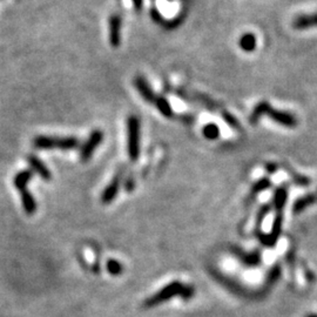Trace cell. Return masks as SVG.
Here are the masks:
<instances>
[{"label":"cell","instance_id":"12","mask_svg":"<svg viewBox=\"0 0 317 317\" xmlns=\"http://www.w3.org/2000/svg\"><path fill=\"white\" fill-rule=\"evenodd\" d=\"M119 188H120V176L118 175L112 180V182L106 187L104 193H102V195H101L102 203H105V204L111 203L112 201L114 200V197L118 195Z\"/></svg>","mask_w":317,"mask_h":317},{"label":"cell","instance_id":"25","mask_svg":"<svg viewBox=\"0 0 317 317\" xmlns=\"http://www.w3.org/2000/svg\"><path fill=\"white\" fill-rule=\"evenodd\" d=\"M280 275H281L280 267L278 266L273 267V269H271L270 273H269V276H268V282H269V283H271V282H275L278 277H280Z\"/></svg>","mask_w":317,"mask_h":317},{"label":"cell","instance_id":"17","mask_svg":"<svg viewBox=\"0 0 317 317\" xmlns=\"http://www.w3.org/2000/svg\"><path fill=\"white\" fill-rule=\"evenodd\" d=\"M155 105H156V108L162 115L166 116V118H172L173 109L167 99L162 97H156V99H155Z\"/></svg>","mask_w":317,"mask_h":317},{"label":"cell","instance_id":"4","mask_svg":"<svg viewBox=\"0 0 317 317\" xmlns=\"http://www.w3.org/2000/svg\"><path fill=\"white\" fill-rule=\"evenodd\" d=\"M182 287L183 284L181 282L178 281L172 282V283L166 285L165 288H162L161 290H158L156 294H154L153 296H150L149 298H147L146 302H144V306H146V308H153V306L162 304V303L175 297V296H179L180 292H181Z\"/></svg>","mask_w":317,"mask_h":317},{"label":"cell","instance_id":"21","mask_svg":"<svg viewBox=\"0 0 317 317\" xmlns=\"http://www.w3.org/2000/svg\"><path fill=\"white\" fill-rule=\"evenodd\" d=\"M271 209V206L270 204H266V206H262L261 207V209L259 210V213H257L256 215V227H257V230H259L261 224H262V222L264 218H266V216L268 214H269V211Z\"/></svg>","mask_w":317,"mask_h":317},{"label":"cell","instance_id":"15","mask_svg":"<svg viewBox=\"0 0 317 317\" xmlns=\"http://www.w3.org/2000/svg\"><path fill=\"white\" fill-rule=\"evenodd\" d=\"M28 164H30L31 167L33 168V171L35 173H38L42 179H45V180L51 179V172H49L47 167L42 164V161L40 160V158L34 156V155H31V156H28Z\"/></svg>","mask_w":317,"mask_h":317},{"label":"cell","instance_id":"26","mask_svg":"<svg viewBox=\"0 0 317 317\" xmlns=\"http://www.w3.org/2000/svg\"><path fill=\"white\" fill-rule=\"evenodd\" d=\"M266 169L270 173V174H273V173H275V171H276V169H277V166L275 165V164H267L266 165Z\"/></svg>","mask_w":317,"mask_h":317},{"label":"cell","instance_id":"20","mask_svg":"<svg viewBox=\"0 0 317 317\" xmlns=\"http://www.w3.org/2000/svg\"><path fill=\"white\" fill-rule=\"evenodd\" d=\"M202 133L206 139L216 140L217 137L220 136V128H218L216 123H207V125L203 127Z\"/></svg>","mask_w":317,"mask_h":317},{"label":"cell","instance_id":"24","mask_svg":"<svg viewBox=\"0 0 317 317\" xmlns=\"http://www.w3.org/2000/svg\"><path fill=\"white\" fill-rule=\"evenodd\" d=\"M222 116H223V120L225 122L228 123L229 126H231L232 128H237L239 127V121H237V119L236 118H234V116H232L230 113H227V112H224L223 114H222Z\"/></svg>","mask_w":317,"mask_h":317},{"label":"cell","instance_id":"23","mask_svg":"<svg viewBox=\"0 0 317 317\" xmlns=\"http://www.w3.org/2000/svg\"><path fill=\"white\" fill-rule=\"evenodd\" d=\"M194 287L192 285H183L181 289V292H180V297L183 299H190L194 296Z\"/></svg>","mask_w":317,"mask_h":317},{"label":"cell","instance_id":"8","mask_svg":"<svg viewBox=\"0 0 317 317\" xmlns=\"http://www.w3.org/2000/svg\"><path fill=\"white\" fill-rule=\"evenodd\" d=\"M121 19L119 16H113L109 19V42L113 47H118L121 41Z\"/></svg>","mask_w":317,"mask_h":317},{"label":"cell","instance_id":"1","mask_svg":"<svg viewBox=\"0 0 317 317\" xmlns=\"http://www.w3.org/2000/svg\"><path fill=\"white\" fill-rule=\"evenodd\" d=\"M32 176H33V173L31 171H23L18 173L13 181L16 188L21 194V201H23L24 209L28 215H33L35 210H37V203H35L34 197L27 190V183L32 179Z\"/></svg>","mask_w":317,"mask_h":317},{"label":"cell","instance_id":"10","mask_svg":"<svg viewBox=\"0 0 317 317\" xmlns=\"http://www.w3.org/2000/svg\"><path fill=\"white\" fill-rule=\"evenodd\" d=\"M296 30H308L311 27H317V13L312 14H302L295 18L292 23Z\"/></svg>","mask_w":317,"mask_h":317},{"label":"cell","instance_id":"9","mask_svg":"<svg viewBox=\"0 0 317 317\" xmlns=\"http://www.w3.org/2000/svg\"><path fill=\"white\" fill-rule=\"evenodd\" d=\"M134 84H135V87L137 92H139L141 97H142L144 100H146L147 102H155V99H156V95L154 94L153 90H151L149 84L147 83L146 79L142 76H137L135 81H134Z\"/></svg>","mask_w":317,"mask_h":317},{"label":"cell","instance_id":"3","mask_svg":"<svg viewBox=\"0 0 317 317\" xmlns=\"http://www.w3.org/2000/svg\"><path fill=\"white\" fill-rule=\"evenodd\" d=\"M127 132H128V155L130 160L135 161L140 154V121L136 116H129L127 121Z\"/></svg>","mask_w":317,"mask_h":317},{"label":"cell","instance_id":"5","mask_svg":"<svg viewBox=\"0 0 317 317\" xmlns=\"http://www.w3.org/2000/svg\"><path fill=\"white\" fill-rule=\"evenodd\" d=\"M282 224H283V214H282V211H277L273 222V228H271V231L269 234H263V232L257 230V237H259L260 242L263 246L269 247V248L274 247L277 243V240L281 235Z\"/></svg>","mask_w":317,"mask_h":317},{"label":"cell","instance_id":"11","mask_svg":"<svg viewBox=\"0 0 317 317\" xmlns=\"http://www.w3.org/2000/svg\"><path fill=\"white\" fill-rule=\"evenodd\" d=\"M317 202V192L311 193V194H306L304 196L298 197L297 200L295 201V203L292 204V213L298 214L305 209L306 207L311 206V204Z\"/></svg>","mask_w":317,"mask_h":317},{"label":"cell","instance_id":"28","mask_svg":"<svg viewBox=\"0 0 317 317\" xmlns=\"http://www.w3.org/2000/svg\"><path fill=\"white\" fill-rule=\"evenodd\" d=\"M306 317H317V315H315V313H312V315H308Z\"/></svg>","mask_w":317,"mask_h":317},{"label":"cell","instance_id":"16","mask_svg":"<svg viewBox=\"0 0 317 317\" xmlns=\"http://www.w3.org/2000/svg\"><path fill=\"white\" fill-rule=\"evenodd\" d=\"M239 45H240V47L242 48V51H245L247 53L254 52V51H255L256 46H257L256 37L253 33L243 34L242 37L240 38Z\"/></svg>","mask_w":317,"mask_h":317},{"label":"cell","instance_id":"27","mask_svg":"<svg viewBox=\"0 0 317 317\" xmlns=\"http://www.w3.org/2000/svg\"><path fill=\"white\" fill-rule=\"evenodd\" d=\"M133 5L136 10H141V7L143 5V0H133Z\"/></svg>","mask_w":317,"mask_h":317},{"label":"cell","instance_id":"6","mask_svg":"<svg viewBox=\"0 0 317 317\" xmlns=\"http://www.w3.org/2000/svg\"><path fill=\"white\" fill-rule=\"evenodd\" d=\"M268 118H270L273 121H275L278 125L287 127V128H295L297 126V119L296 116L290 112L287 111H280V109H274L269 105L267 107L266 114Z\"/></svg>","mask_w":317,"mask_h":317},{"label":"cell","instance_id":"13","mask_svg":"<svg viewBox=\"0 0 317 317\" xmlns=\"http://www.w3.org/2000/svg\"><path fill=\"white\" fill-rule=\"evenodd\" d=\"M232 252L236 256L239 257L240 260L242 261L243 264L249 267H255L261 262V253L257 250V252H253L250 254H245L242 250L240 249H232Z\"/></svg>","mask_w":317,"mask_h":317},{"label":"cell","instance_id":"7","mask_svg":"<svg viewBox=\"0 0 317 317\" xmlns=\"http://www.w3.org/2000/svg\"><path fill=\"white\" fill-rule=\"evenodd\" d=\"M102 137H104V134H102L101 130H94V132H92L88 140L84 143L83 148H81V158L84 161H87L93 155L94 150L101 143Z\"/></svg>","mask_w":317,"mask_h":317},{"label":"cell","instance_id":"14","mask_svg":"<svg viewBox=\"0 0 317 317\" xmlns=\"http://www.w3.org/2000/svg\"><path fill=\"white\" fill-rule=\"evenodd\" d=\"M287 199H288V187L284 185L278 187V188L275 190V194H274L273 203H274L275 209H276L277 211L283 210L285 203H287Z\"/></svg>","mask_w":317,"mask_h":317},{"label":"cell","instance_id":"19","mask_svg":"<svg viewBox=\"0 0 317 317\" xmlns=\"http://www.w3.org/2000/svg\"><path fill=\"white\" fill-rule=\"evenodd\" d=\"M271 186V181L269 178H263L257 181L256 183H254V186L252 187V192H250V199L255 197L256 195H259L261 192L269 188Z\"/></svg>","mask_w":317,"mask_h":317},{"label":"cell","instance_id":"2","mask_svg":"<svg viewBox=\"0 0 317 317\" xmlns=\"http://www.w3.org/2000/svg\"><path fill=\"white\" fill-rule=\"evenodd\" d=\"M34 146L40 149H74L79 146V140L73 136L56 137V136H38L34 139Z\"/></svg>","mask_w":317,"mask_h":317},{"label":"cell","instance_id":"18","mask_svg":"<svg viewBox=\"0 0 317 317\" xmlns=\"http://www.w3.org/2000/svg\"><path fill=\"white\" fill-rule=\"evenodd\" d=\"M269 105H270L269 102L261 101L255 106V108H254L252 112V115H250V122H252L253 125H255V123L259 121V120L261 119V116H263L264 114H266L267 107Z\"/></svg>","mask_w":317,"mask_h":317},{"label":"cell","instance_id":"22","mask_svg":"<svg viewBox=\"0 0 317 317\" xmlns=\"http://www.w3.org/2000/svg\"><path fill=\"white\" fill-rule=\"evenodd\" d=\"M107 270L109 274L116 276V275H120L122 273V266H121V263L118 262V261L109 260L107 262Z\"/></svg>","mask_w":317,"mask_h":317}]
</instances>
